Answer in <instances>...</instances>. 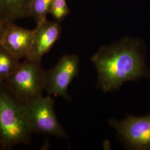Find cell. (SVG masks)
Segmentation results:
<instances>
[{"label": "cell", "mask_w": 150, "mask_h": 150, "mask_svg": "<svg viewBox=\"0 0 150 150\" xmlns=\"http://www.w3.org/2000/svg\"><path fill=\"white\" fill-rule=\"evenodd\" d=\"M52 0H33L31 7V16L37 24L46 20Z\"/></svg>", "instance_id": "cell-11"}, {"label": "cell", "mask_w": 150, "mask_h": 150, "mask_svg": "<svg viewBox=\"0 0 150 150\" xmlns=\"http://www.w3.org/2000/svg\"><path fill=\"white\" fill-rule=\"evenodd\" d=\"M98 74L102 91L119 89L124 83L148 76L139 41L126 38L116 43L104 46L91 58Z\"/></svg>", "instance_id": "cell-1"}, {"label": "cell", "mask_w": 150, "mask_h": 150, "mask_svg": "<svg viewBox=\"0 0 150 150\" xmlns=\"http://www.w3.org/2000/svg\"><path fill=\"white\" fill-rule=\"evenodd\" d=\"M33 133L23 105L4 82L0 83V148L28 144Z\"/></svg>", "instance_id": "cell-2"}, {"label": "cell", "mask_w": 150, "mask_h": 150, "mask_svg": "<svg viewBox=\"0 0 150 150\" xmlns=\"http://www.w3.org/2000/svg\"><path fill=\"white\" fill-rule=\"evenodd\" d=\"M0 83H1V82H0Z\"/></svg>", "instance_id": "cell-14"}, {"label": "cell", "mask_w": 150, "mask_h": 150, "mask_svg": "<svg viewBox=\"0 0 150 150\" xmlns=\"http://www.w3.org/2000/svg\"><path fill=\"white\" fill-rule=\"evenodd\" d=\"M6 23L0 21V41H1V38L2 32H3L4 29L5 28V26Z\"/></svg>", "instance_id": "cell-13"}, {"label": "cell", "mask_w": 150, "mask_h": 150, "mask_svg": "<svg viewBox=\"0 0 150 150\" xmlns=\"http://www.w3.org/2000/svg\"><path fill=\"white\" fill-rule=\"evenodd\" d=\"M33 0H0V21L12 23L31 16Z\"/></svg>", "instance_id": "cell-9"}, {"label": "cell", "mask_w": 150, "mask_h": 150, "mask_svg": "<svg viewBox=\"0 0 150 150\" xmlns=\"http://www.w3.org/2000/svg\"><path fill=\"white\" fill-rule=\"evenodd\" d=\"M79 72L78 56L64 54L53 68L45 71V91L48 95L61 97L71 101V98L67 92L68 88Z\"/></svg>", "instance_id": "cell-5"}, {"label": "cell", "mask_w": 150, "mask_h": 150, "mask_svg": "<svg viewBox=\"0 0 150 150\" xmlns=\"http://www.w3.org/2000/svg\"><path fill=\"white\" fill-rule=\"evenodd\" d=\"M33 31L32 45L26 59L41 62L43 56L59 39L61 27L59 22L50 21L46 19L37 24Z\"/></svg>", "instance_id": "cell-7"}, {"label": "cell", "mask_w": 150, "mask_h": 150, "mask_svg": "<svg viewBox=\"0 0 150 150\" xmlns=\"http://www.w3.org/2000/svg\"><path fill=\"white\" fill-rule=\"evenodd\" d=\"M54 100L51 95L38 98L23 105L33 133L52 135L66 139L68 134L57 118L54 110Z\"/></svg>", "instance_id": "cell-4"}, {"label": "cell", "mask_w": 150, "mask_h": 150, "mask_svg": "<svg viewBox=\"0 0 150 150\" xmlns=\"http://www.w3.org/2000/svg\"><path fill=\"white\" fill-rule=\"evenodd\" d=\"M20 63V59H17L0 45V82H5Z\"/></svg>", "instance_id": "cell-10"}, {"label": "cell", "mask_w": 150, "mask_h": 150, "mask_svg": "<svg viewBox=\"0 0 150 150\" xmlns=\"http://www.w3.org/2000/svg\"><path fill=\"white\" fill-rule=\"evenodd\" d=\"M109 123L129 149L150 150V115H129L121 121L110 120Z\"/></svg>", "instance_id": "cell-6"}, {"label": "cell", "mask_w": 150, "mask_h": 150, "mask_svg": "<svg viewBox=\"0 0 150 150\" xmlns=\"http://www.w3.org/2000/svg\"><path fill=\"white\" fill-rule=\"evenodd\" d=\"M23 105L42 95L45 91V71L41 62L25 59L4 82Z\"/></svg>", "instance_id": "cell-3"}, {"label": "cell", "mask_w": 150, "mask_h": 150, "mask_svg": "<svg viewBox=\"0 0 150 150\" xmlns=\"http://www.w3.org/2000/svg\"><path fill=\"white\" fill-rule=\"evenodd\" d=\"M49 13L57 22L64 20L70 13V10L66 0H52Z\"/></svg>", "instance_id": "cell-12"}, {"label": "cell", "mask_w": 150, "mask_h": 150, "mask_svg": "<svg viewBox=\"0 0 150 150\" xmlns=\"http://www.w3.org/2000/svg\"><path fill=\"white\" fill-rule=\"evenodd\" d=\"M33 32V30L23 28L13 22L6 23L0 45L17 59H25L31 47Z\"/></svg>", "instance_id": "cell-8"}]
</instances>
